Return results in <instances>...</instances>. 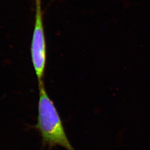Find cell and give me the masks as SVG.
<instances>
[{"label":"cell","mask_w":150,"mask_h":150,"mask_svg":"<svg viewBox=\"0 0 150 150\" xmlns=\"http://www.w3.org/2000/svg\"><path fill=\"white\" fill-rule=\"evenodd\" d=\"M35 15L31 43V57L39 86L44 83L46 62V45L44 34L41 0L35 1Z\"/></svg>","instance_id":"7a4b0ae2"},{"label":"cell","mask_w":150,"mask_h":150,"mask_svg":"<svg viewBox=\"0 0 150 150\" xmlns=\"http://www.w3.org/2000/svg\"><path fill=\"white\" fill-rule=\"evenodd\" d=\"M39 88L38 115L36 127L44 142L50 147L61 146L67 150H75L66 134L57 108L47 93L44 83Z\"/></svg>","instance_id":"6da1fadb"}]
</instances>
